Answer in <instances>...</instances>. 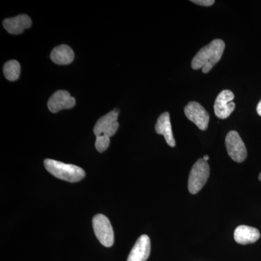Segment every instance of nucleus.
I'll use <instances>...</instances> for the list:
<instances>
[{
  "label": "nucleus",
  "instance_id": "obj_1",
  "mask_svg": "<svg viewBox=\"0 0 261 261\" xmlns=\"http://www.w3.org/2000/svg\"><path fill=\"white\" fill-rule=\"evenodd\" d=\"M224 49L225 43L222 39H214L210 44L200 49L194 57L192 68L194 70L202 69L204 73H208L221 60Z\"/></svg>",
  "mask_w": 261,
  "mask_h": 261
},
{
  "label": "nucleus",
  "instance_id": "obj_2",
  "mask_svg": "<svg viewBox=\"0 0 261 261\" xmlns=\"http://www.w3.org/2000/svg\"><path fill=\"white\" fill-rule=\"evenodd\" d=\"M44 164L48 172L64 181L78 182L85 176L84 169L75 165L66 164L51 159L44 160Z\"/></svg>",
  "mask_w": 261,
  "mask_h": 261
},
{
  "label": "nucleus",
  "instance_id": "obj_3",
  "mask_svg": "<svg viewBox=\"0 0 261 261\" xmlns=\"http://www.w3.org/2000/svg\"><path fill=\"white\" fill-rule=\"evenodd\" d=\"M210 176L208 163L203 159H199L192 166L189 176L188 190L192 195L198 193L205 185Z\"/></svg>",
  "mask_w": 261,
  "mask_h": 261
},
{
  "label": "nucleus",
  "instance_id": "obj_4",
  "mask_svg": "<svg viewBox=\"0 0 261 261\" xmlns=\"http://www.w3.org/2000/svg\"><path fill=\"white\" fill-rule=\"evenodd\" d=\"M96 238L103 246L111 247L114 244V232L110 220L102 214H97L92 220Z\"/></svg>",
  "mask_w": 261,
  "mask_h": 261
},
{
  "label": "nucleus",
  "instance_id": "obj_5",
  "mask_svg": "<svg viewBox=\"0 0 261 261\" xmlns=\"http://www.w3.org/2000/svg\"><path fill=\"white\" fill-rule=\"evenodd\" d=\"M228 155L237 163H243L247 159L246 147L236 130L228 132L225 140Z\"/></svg>",
  "mask_w": 261,
  "mask_h": 261
},
{
  "label": "nucleus",
  "instance_id": "obj_6",
  "mask_svg": "<svg viewBox=\"0 0 261 261\" xmlns=\"http://www.w3.org/2000/svg\"><path fill=\"white\" fill-rule=\"evenodd\" d=\"M118 114L119 111L115 109L104 116L101 117L94 127V133L96 137L101 135H106L108 137H113L119 128V123L118 122Z\"/></svg>",
  "mask_w": 261,
  "mask_h": 261
},
{
  "label": "nucleus",
  "instance_id": "obj_7",
  "mask_svg": "<svg viewBox=\"0 0 261 261\" xmlns=\"http://www.w3.org/2000/svg\"><path fill=\"white\" fill-rule=\"evenodd\" d=\"M185 113L187 118L193 122L200 130L207 129L210 116L200 103L195 101L189 102L185 108Z\"/></svg>",
  "mask_w": 261,
  "mask_h": 261
},
{
  "label": "nucleus",
  "instance_id": "obj_8",
  "mask_svg": "<svg viewBox=\"0 0 261 261\" xmlns=\"http://www.w3.org/2000/svg\"><path fill=\"white\" fill-rule=\"evenodd\" d=\"M234 94L230 90H223L216 97L214 112L220 119H226L234 111L235 103L232 102Z\"/></svg>",
  "mask_w": 261,
  "mask_h": 261
},
{
  "label": "nucleus",
  "instance_id": "obj_9",
  "mask_svg": "<svg viewBox=\"0 0 261 261\" xmlns=\"http://www.w3.org/2000/svg\"><path fill=\"white\" fill-rule=\"evenodd\" d=\"M75 99L65 90H58L55 92L48 101V109L51 113H56L61 110L70 109L74 107Z\"/></svg>",
  "mask_w": 261,
  "mask_h": 261
},
{
  "label": "nucleus",
  "instance_id": "obj_10",
  "mask_svg": "<svg viewBox=\"0 0 261 261\" xmlns=\"http://www.w3.org/2000/svg\"><path fill=\"white\" fill-rule=\"evenodd\" d=\"M150 240L147 235H142L130 250L127 261H146L150 254Z\"/></svg>",
  "mask_w": 261,
  "mask_h": 261
},
{
  "label": "nucleus",
  "instance_id": "obj_11",
  "mask_svg": "<svg viewBox=\"0 0 261 261\" xmlns=\"http://www.w3.org/2000/svg\"><path fill=\"white\" fill-rule=\"evenodd\" d=\"M233 238L236 243L240 245H248L257 242L260 238V233L257 228L242 225L235 229Z\"/></svg>",
  "mask_w": 261,
  "mask_h": 261
},
{
  "label": "nucleus",
  "instance_id": "obj_12",
  "mask_svg": "<svg viewBox=\"0 0 261 261\" xmlns=\"http://www.w3.org/2000/svg\"><path fill=\"white\" fill-rule=\"evenodd\" d=\"M154 128H155L156 133L164 136L165 140L170 147H173L176 146V141L173 137L172 128H171L169 113L165 112L159 116Z\"/></svg>",
  "mask_w": 261,
  "mask_h": 261
},
{
  "label": "nucleus",
  "instance_id": "obj_13",
  "mask_svg": "<svg viewBox=\"0 0 261 261\" xmlns=\"http://www.w3.org/2000/svg\"><path fill=\"white\" fill-rule=\"evenodd\" d=\"M32 20L27 15H19L15 18L5 19L3 21V27L11 34H20L25 29L30 28Z\"/></svg>",
  "mask_w": 261,
  "mask_h": 261
},
{
  "label": "nucleus",
  "instance_id": "obj_14",
  "mask_svg": "<svg viewBox=\"0 0 261 261\" xmlns=\"http://www.w3.org/2000/svg\"><path fill=\"white\" fill-rule=\"evenodd\" d=\"M50 58L53 63L58 65H68L74 59V53L69 46L62 44L51 51Z\"/></svg>",
  "mask_w": 261,
  "mask_h": 261
},
{
  "label": "nucleus",
  "instance_id": "obj_15",
  "mask_svg": "<svg viewBox=\"0 0 261 261\" xmlns=\"http://www.w3.org/2000/svg\"><path fill=\"white\" fill-rule=\"evenodd\" d=\"M3 73L8 80L13 82L18 80L20 74V63L14 60L7 62L3 67Z\"/></svg>",
  "mask_w": 261,
  "mask_h": 261
},
{
  "label": "nucleus",
  "instance_id": "obj_16",
  "mask_svg": "<svg viewBox=\"0 0 261 261\" xmlns=\"http://www.w3.org/2000/svg\"><path fill=\"white\" fill-rule=\"evenodd\" d=\"M110 137L106 135L98 136L96 138L95 147L99 152H102L108 149L110 145Z\"/></svg>",
  "mask_w": 261,
  "mask_h": 261
},
{
  "label": "nucleus",
  "instance_id": "obj_17",
  "mask_svg": "<svg viewBox=\"0 0 261 261\" xmlns=\"http://www.w3.org/2000/svg\"><path fill=\"white\" fill-rule=\"evenodd\" d=\"M191 2L195 4L205 7L211 6L215 3L214 0H192Z\"/></svg>",
  "mask_w": 261,
  "mask_h": 261
},
{
  "label": "nucleus",
  "instance_id": "obj_18",
  "mask_svg": "<svg viewBox=\"0 0 261 261\" xmlns=\"http://www.w3.org/2000/svg\"><path fill=\"white\" fill-rule=\"evenodd\" d=\"M257 114L259 116H261V100L259 102L258 104H257Z\"/></svg>",
  "mask_w": 261,
  "mask_h": 261
},
{
  "label": "nucleus",
  "instance_id": "obj_19",
  "mask_svg": "<svg viewBox=\"0 0 261 261\" xmlns=\"http://www.w3.org/2000/svg\"><path fill=\"white\" fill-rule=\"evenodd\" d=\"M203 160H204V161H206V162H207V161H208V160H209L208 156H207V155L204 156Z\"/></svg>",
  "mask_w": 261,
  "mask_h": 261
},
{
  "label": "nucleus",
  "instance_id": "obj_20",
  "mask_svg": "<svg viewBox=\"0 0 261 261\" xmlns=\"http://www.w3.org/2000/svg\"><path fill=\"white\" fill-rule=\"evenodd\" d=\"M259 180L261 181V173H260V175H259Z\"/></svg>",
  "mask_w": 261,
  "mask_h": 261
}]
</instances>
